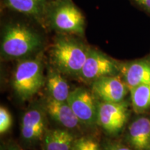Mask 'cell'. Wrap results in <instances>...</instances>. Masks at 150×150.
<instances>
[{"label": "cell", "mask_w": 150, "mask_h": 150, "mask_svg": "<svg viewBox=\"0 0 150 150\" xmlns=\"http://www.w3.org/2000/svg\"><path fill=\"white\" fill-rule=\"evenodd\" d=\"M42 52L19 59L20 62L15 68L12 86L16 93L22 100L32 97L44 83Z\"/></svg>", "instance_id": "277c9868"}, {"label": "cell", "mask_w": 150, "mask_h": 150, "mask_svg": "<svg viewBox=\"0 0 150 150\" xmlns=\"http://www.w3.org/2000/svg\"><path fill=\"white\" fill-rule=\"evenodd\" d=\"M86 18L72 0H52L47 9L45 28L57 33L83 37Z\"/></svg>", "instance_id": "3957f363"}, {"label": "cell", "mask_w": 150, "mask_h": 150, "mask_svg": "<svg viewBox=\"0 0 150 150\" xmlns=\"http://www.w3.org/2000/svg\"><path fill=\"white\" fill-rule=\"evenodd\" d=\"M131 104L134 111L138 113L150 108V83L141 85L130 90Z\"/></svg>", "instance_id": "2e32d148"}, {"label": "cell", "mask_w": 150, "mask_h": 150, "mask_svg": "<svg viewBox=\"0 0 150 150\" xmlns=\"http://www.w3.org/2000/svg\"><path fill=\"white\" fill-rule=\"evenodd\" d=\"M133 5L150 16V0H129Z\"/></svg>", "instance_id": "d6986e66"}, {"label": "cell", "mask_w": 150, "mask_h": 150, "mask_svg": "<svg viewBox=\"0 0 150 150\" xmlns=\"http://www.w3.org/2000/svg\"><path fill=\"white\" fill-rule=\"evenodd\" d=\"M42 110L33 108L24 114L21 123V135L24 141H38L45 133V119Z\"/></svg>", "instance_id": "8fae6325"}, {"label": "cell", "mask_w": 150, "mask_h": 150, "mask_svg": "<svg viewBox=\"0 0 150 150\" xmlns=\"http://www.w3.org/2000/svg\"><path fill=\"white\" fill-rule=\"evenodd\" d=\"M74 142V137L65 130L51 129L45 133V150H72Z\"/></svg>", "instance_id": "5bb4252c"}, {"label": "cell", "mask_w": 150, "mask_h": 150, "mask_svg": "<svg viewBox=\"0 0 150 150\" xmlns=\"http://www.w3.org/2000/svg\"><path fill=\"white\" fill-rule=\"evenodd\" d=\"M128 138L131 145L138 150L150 147V119L140 117L135 120L128 129Z\"/></svg>", "instance_id": "4fadbf2b"}, {"label": "cell", "mask_w": 150, "mask_h": 150, "mask_svg": "<svg viewBox=\"0 0 150 150\" xmlns=\"http://www.w3.org/2000/svg\"><path fill=\"white\" fill-rule=\"evenodd\" d=\"M13 120L10 112L4 106L0 108V134H4L11 129Z\"/></svg>", "instance_id": "ac0fdd59"}, {"label": "cell", "mask_w": 150, "mask_h": 150, "mask_svg": "<svg viewBox=\"0 0 150 150\" xmlns=\"http://www.w3.org/2000/svg\"><path fill=\"white\" fill-rule=\"evenodd\" d=\"M52 0H1V11L24 15L45 28L47 9Z\"/></svg>", "instance_id": "9c48e42d"}, {"label": "cell", "mask_w": 150, "mask_h": 150, "mask_svg": "<svg viewBox=\"0 0 150 150\" xmlns=\"http://www.w3.org/2000/svg\"><path fill=\"white\" fill-rule=\"evenodd\" d=\"M5 150H22V149H21L20 147L16 145H11L9 146V147H8V148Z\"/></svg>", "instance_id": "44dd1931"}, {"label": "cell", "mask_w": 150, "mask_h": 150, "mask_svg": "<svg viewBox=\"0 0 150 150\" xmlns=\"http://www.w3.org/2000/svg\"><path fill=\"white\" fill-rule=\"evenodd\" d=\"M42 34L27 22L7 21L1 28V55L5 59H22L42 52Z\"/></svg>", "instance_id": "6da1fadb"}, {"label": "cell", "mask_w": 150, "mask_h": 150, "mask_svg": "<svg viewBox=\"0 0 150 150\" xmlns=\"http://www.w3.org/2000/svg\"><path fill=\"white\" fill-rule=\"evenodd\" d=\"M78 35L57 33L49 50L50 59L57 70L79 76L83 66L90 47Z\"/></svg>", "instance_id": "7a4b0ae2"}, {"label": "cell", "mask_w": 150, "mask_h": 150, "mask_svg": "<svg viewBox=\"0 0 150 150\" xmlns=\"http://www.w3.org/2000/svg\"><path fill=\"white\" fill-rule=\"evenodd\" d=\"M93 91L102 102L117 103L123 102L130 90L123 78L117 74L95 81L93 82Z\"/></svg>", "instance_id": "ba28073f"}, {"label": "cell", "mask_w": 150, "mask_h": 150, "mask_svg": "<svg viewBox=\"0 0 150 150\" xmlns=\"http://www.w3.org/2000/svg\"><path fill=\"white\" fill-rule=\"evenodd\" d=\"M128 107L125 101L117 103L101 102L97 109V122L108 134H118L128 120Z\"/></svg>", "instance_id": "8992f818"}, {"label": "cell", "mask_w": 150, "mask_h": 150, "mask_svg": "<svg viewBox=\"0 0 150 150\" xmlns=\"http://www.w3.org/2000/svg\"><path fill=\"white\" fill-rule=\"evenodd\" d=\"M120 73V63L97 49L90 47L87 58L79 73L80 78L94 82L99 79Z\"/></svg>", "instance_id": "5b68a950"}, {"label": "cell", "mask_w": 150, "mask_h": 150, "mask_svg": "<svg viewBox=\"0 0 150 150\" xmlns=\"http://www.w3.org/2000/svg\"><path fill=\"white\" fill-rule=\"evenodd\" d=\"M67 102L72 108L79 120L87 125L97 122V109L95 100L83 88H76L70 92Z\"/></svg>", "instance_id": "52a82bcc"}, {"label": "cell", "mask_w": 150, "mask_h": 150, "mask_svg": "<svg viewBox=\"0 0 150 150\" xmlns=\"http://www.w3.org/2000/svg\"><path fill=\"white\" fill-rule=\"evenodd\" d=\"M120 73L122 75L129 90L150 83V59L120 63Z\"/></svg>", "instance_id": "30bf717a"}, {"label": "cell", "mask_w": 150, "mask_h": 150, "mask_svg": "<svg viewBox=\"0 0 150 150\" xmlns=\"http://www.w3.org/2000/svg\"><path fill=\"white\" fill-rule=\"evenodd\" d=\"M59 71L52 70L49 74L47 86L50 97L61 102H67L70 91L68 83Z\"/></svg>", "instance_id": "9a60e30c"}, {"label": "cell", "mask_w": 150, "mask_h": 150, "mask_svg": "<svg viewBox=\"0 0 150 150\" xmlns=\"http://www.w3.org/2000/svg\"><path fill=\"white\" fill-rule=\"evenodd\" d=\"M107 150H131V149H129V148L125 147V146L123 145H114L110 146V147L107 149Z\"/></svg>", "instance_id": "ffe728a7"}, {"label": "cell", "mask_w": 150, "mask_h": 150, "mask_svg": "<svg viewBox=\"0 0 150 150\" xmlns=\"http://www.w3.org/2000/svg\"><path fill=\"white\" fill-rule=\"evenodd\" d=\"M45 108L52 119L67 129L75 128L80 122L67 102L56 100L50 97L47 99Z\"/></svg>", "instance_id": "7c38bea8"}, {"label": "cell", "mask_w": 150, "mask_h": 150, "mask_svg": "<svg viewBox=\"0 0 150 150\" xmlns=\"http://www.w3.org/2000/svg\"><path fill=\"white\" fill-rule=\"evenodd\" d=\"M72 150H100L99 144L90 138H81L75 140Z\"/></svg>", "instance_id": "e0dca14e"}]
</instances>
